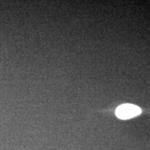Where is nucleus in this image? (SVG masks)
<instances>
[{"label":"nucleus","instance_id":"1","mask_svg":"<svg viewBox=\"0 0 150 150\" xmlns=\"http://www.w3.org/2000/svg\"><path fill=\"white\" fill-rule=\"evenodd\" d=\"M141 113V109L138 106L133 104H122L118 106L115 110L117 117L122 120H127L134 117Z\"/></svg>","mask_w":150,"mask_h":150}]
</instances>
